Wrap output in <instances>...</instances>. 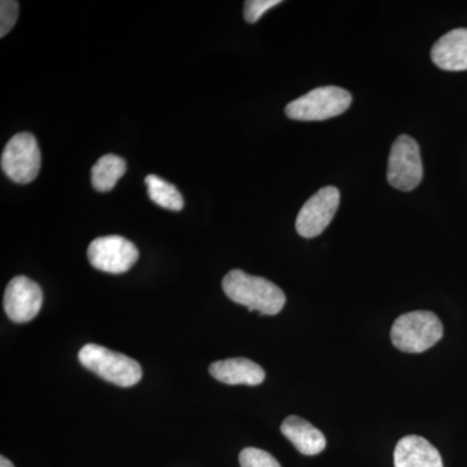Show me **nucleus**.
I'll return each instance as SVG.
<instances>
[{"label": "nucleus", "mask_w": 467, "mask_h": 467, "mask_svg": "<svg viewBox=\"0 0 467 467\" xmlns=\"http://www.w3.org/2000/svg\"><path fill=\"white\" fill-rule=\"evenodd\" d=\"M223 290L234 303L260 315H278L285 304V292L278 285L263 276L247 275L241 269L227 273Z\"/></svg>", "instance_id": "1"}, {"label": "nucleus", "mask_w": 467, "mask_h": 467, "mask_svg": "<svg viewBox=\"0 0 467 467\" xmlns=\"http://www.w3.org/2000/svg\"><path fill=\"white\" fill-rule=\"evenodd\" d=\"M444 335L441 319L429 310H416L396 319L391 340L396 348L407 353H422L432 348Z\"/></svg>", "instance_id": "2"}, {"label": "nucleus", "mask_w": 467, "mask_h": 467, "mask_svg": "<svg viewBox=\"0 0 467 467\" xmlns=\"http://www.w3.org/2000/svg\"><path fill=\"white\" fill-rule=\"evenodd\" d=\"M78 359L82 367L116 386H135L143 377L142 368L135 359L98 344L82 347Z\"/></svg>", "instance_id": "3"}, {"label": "nucleus", "mask_w": 467, "mask_h": 467, "mask_svg": "<svg viewBox=\"0 0 467 467\" xmlns=\"http://www.w3.org/2000/svg\"><path fill=\"white\" fill-rule=\"evenodd\" d=\"M352 104V95L337 86L313 88L285 107V116L295 121H325L346 112Z\"/></svg>", "instance_id": "4"}, {"label": "nucleus", "mask_w": 467, "mask_h": 467, "mask_svg": "<svg viewBox=\"0 0 467 467\" xmlns=\"http://www.w3.org/2000/svg\"><path fill=\"white\" fill-rule=\"evenodd\" d=\"M423 164L420 146L409 135H400L392 144L387 181L393 189L413 192L422 182Z\"/></svg>", "instance_id": "5"}, {"label": "nucleus", "mask_w": 467, "mask_h": 467, "mask_svg": "<svg viewBox=\"0 0 467 467\" xmlns=\"http://www.w3.org/2000/svg\"><path fill=\"white\" fill-rule=\"evenodd\" d=\"M2 169L16 183H30L38 177L41 150L34 135L20 133L9 140L2 153Z\"/></svg>", "instance_id": "6"}, {"label": "nucleus", "mask_w": 467, "mask_h": 467, "mask_svg": "<svg viewBox=\"0 0 467 467\" xmlns=\"http://www.w3.org/2000/svg\"><path fill=\"white\" fill-rule=\"evenodd\" d=\"M88 259L100 272L124 275L140 259V251L122 236H101L88 245Z\"/></svg>", "instance_id": "7"}, {"label": "nucleus", "mask_w": 467, "mask_h": 467, "mask_svg": "<svg viewBox=\"0 0 467 467\" xmlns=\"http://www.w3.org/2000/svg\"><path fill=\"white\" fill-rule=\"evenodd\" d=\"M340 204V192L337 187L326 186L310 196L296 218V232L303 238L321 235L330 225Z\"/></svg>", "instance_id": "8"}, {"label": "nucleus", "mask_w": 467, "mask_h": 467, "mask_svg": "<svg viewBox=\"0 0 467 467\" xmlns=\"http://www.w3.org/2000/svg\"><path fill=\"white\" fill-rule=\"evenodd\" d=\"M41 287L27 276H15L5 292V310L16 324L32 321L42 308Z\"/></svg>", "instance_id": "9"}, {"label": "nucleus", "mask_w": 467, "mask_h": 467, "mask_svg": "<svg viewBox=\"0 0 467 467\" xmlns=\"http://www.w3.org/2000/svg\"><path fill=\"white\" fill-rule=\"evenodd\" d=\"M395 467H444L439 451L422 436L408 435L398 442L393 453Z\"/></svg>", "instance_id": "10"}, {"label": "nucleus", "mask_w": 467, "mask_h": 467, "mask_svg": "<svg viewBox=\"0 0 467 467\" xmlns=\"http://www.w3.org/2000/svg\"><path fill=\"white\" fill-rule=\"evenodd\" d=\"M431 58L436 67L448 72L467 70V29L451 30L435 43Z\"/></svg>", "instance_id": "11"}, {"label": "nucleus", "mask_w": 467, "mask_h": 467, "mask_svg": "<svg viewBox=\"0 0 467 467\" xmlns=\"http://www.w3.org/2000/svg\"><path fill=\"white\" fill-rule=\"evenodd\" d=\"M209 373L218 382L232 384H245V386H259L265 380V370L256 362L248 358H227L213 362L209 367Z\"/></svg>", "instance_id": "12"}, {"label": "nucleus", "mask_w": 467, "mask_h": 467, "mask_svg": "<svg viewBox=\"0 0 467 467\" xmlns=\"http://www.w3.org/2000/svg\"><path fill=\"white\" fill-rule=\"evenodd\" d=\"M281 431L304 456H316L321 453L327 444L325 435L301 417L285 418L282 422Z\"/></svg>", "instance_id": "13"}, {"label": "nucleus", "mask_w": 467, "mask_h": 467, "mask_svg": "<svg viewBox=\"0 0 467 467\" xmlns=\"http://www.w3.org/2000/svg\"><path fill=\"white\" fill-rule=\"evenodd\" d=\"M125 160L116 155H106L98 160L91 169V182L97 192H109L113 190L119 178L125 174Z\"/></svg>", "instance_id": "14"}, {"label": "nucleus", "mask_w": 467, "mask_h": 467, "mask_svg": "<svg viewBox=\"0 0 467 467\" xmlns=\"http://www.w3.org/2000/svg\"><path fill=\"white\" fill-rule=\"evenodd\" d=\"M147 189H149V196L150 201L160 207L169 209V211L180 212L183 209V198L178 192L174 184L161 180L155 174L147 175Z\"/></svg>", "instance_id": "15"}, {"label": "nucleus", "mask_w": 467, "mask_h": 467, "mask_svg": "<svg viewBox=\"0 0 467 467\" xmlns=\"http://www.w3.org/2000/svg\"><path fill=\"white\" fill-rule=\"evenodd\" d=\"M241 467H281L278 461L259 448H245L239 454Z\"/></svg>", "instance_id": "16"}, {"label": "nucleus", "mask_w": 467, "mask_h": 467, "mask_svg": "<svg viewBox=\"0 0 467 467\" xmlns=\"http://www.w3.org/2000/svg\"><path fill=\"white\" fill-rule=\"evenodd\" d=\"M18 3L14 0H2L0 3V36H5L16 24Z\"/></svg>", "instance_id": "17"}, {"label": "nucleus", "mask_w": 467, "mask_h": 467, "mask_svg": "<svg viewBox=\"0 0 467 467\" xmlns=\"http://www.w3.org/2000/svg\"><path fill=\"white\" fill-rule=\"evenodd\" d=\"M281 3V0H248L244 5L245 21L250 24L257 23L264 14Z\"/></svg>", "instance_id": "18"}, {"label": "nucleus", "mask_w": 467, "mask_h": 467, "mask_svg": "<svg viewBox=\"0 0 467 467\" xmlns=\"http://www.w3.org/2000/svg\"><path fill=\"white\" fill-rule=\"evenodd\" d=\"M0 467H15L14 463L11 462L8 459H5V456L0 457Z\"/></svg>", "instance_id": "19"}]
</instances>
